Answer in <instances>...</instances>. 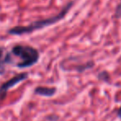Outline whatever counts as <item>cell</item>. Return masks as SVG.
I'll return each instance as SVG.
<instances>
[{
	"instance_id": "5b68a950",
	"label": "cell",
	"mask_w": 121,
	"mask_h": 121,
	"mask_svg": "<svg viewBox=\"0 0 121 121\" xmlns=\"http://www.w3.org/2000/svg\"><path fill=\"white\" fill-rule=\"evenodd\" d=\"M7 49L3 46H0V75L4 74L6 71V64H5V53Z\"/></svg>"
},
{
	"instance_id": "7a4b0ae2",
	"label": "cell",
	"mask_w": 121,
	"mask_h": 121,
	"mask_svg": "<svg viewBox=\"0 0 121 121\" xmlns=\"http://www.w3.org/2000/svg\"><path fill=\"white\" fill-rule=\"evenodd\" d=\"M10 53L13 58H18L16 67L18 69L32 67L36 64L40 58L38 50L34 47L28 45H16L12 48Z\"/></svg>"
},
{
	"instance_id": "52a82bcc",
	"label": "cell",
	"mask_w": 121,
	"mask_h": 121,
	"mask_svg": "<svg viewBox=\"0 0 121 121\" xmlns=\"http://www.w3.org/2000/svg\"><path fill=\"white\" fill-rule=\"evenodd\" d=\"M98 78H100V79L101 80H104V81H107V78H109V74L107 72H105V71H104V72L100 73V74H99Z\"/></svg>"
},
{
	"instance_id": "8992f818",
	"label": "cell",
	"mask_w": 121,
	"mask_h": 121,
	"mask_svg": "<svg viewBox=\"0 0 121 121\" xmlns=\"http://www.w3.org/2000/svg\"><path fill=\"white\" fill-rule=\"evenodd\" d=\"M115 17L117 19L121 18V0H120V3H119L118 6L116 7V9H115Z\"/></svg>"
},
{
	"instance_id": "6da1fadb",
	"label": "cell",
	"mask_w": 121,
	"mask_h": 121,
	"mask_svg": "<svg viewBox=\"0 0 121 121\" xmlns=\"http://www.w3.org/2000/svg\"><path fill=\"white\" fill-rule=\"evenodd\" d=\"M73 4H74V2L73 1L69 2V3H67L63 7L62 9L60 11V13L56 15V16H52L51 17L46 18V19L37 20V21H35L33 22L30 23L28 26H14L13 28L9 29L8 30V33L9 35H26V34L32 33L35 30L43 29L45 27L49 26L55 24V23L60 22L61 20H62L65 17V16L69 13L71 8H72Z\"/></svg>"
},
{
	"instance_id": "3957f363",
	"label": "cell",
	"mask_w": 121,
	"mask_h": 121,
	"mask_svg": "<svg viewBox=\"0 0 121 121\" xmlns=\"http://www.w3.org/2000/svg\"><path fill=\"white\" fill-rule=\"evenodd\" d=\"M28 78V74L27 73H19V74L16 75L13 78H12L11 79H9L8 81H7L6 82H4L1 86H0V100H2L6 96V93L8 90L13 86H16L17 84H18L19 82H23V80L27 79Z\"/></svg>"
},
{
	"instance_id": "277c9868",
	"label": "cell",
	"mask_w": 121,
	"mask_h": 121,
	"mask_svg": "<svg viewBox=\"0 0 121 121\" xmlns=\"http://www.w3.org/2000/svg\"><path fill=\"white\" fill-rule=\"evenodd\" d=\"M57 91L56 87H44V86H38L35 89V92L37 94L42 96L51 97L54 96V94Z\"/></svg>"
},
{
	"instance_id": "ba28073f",
	"label": "cell",
	"mask_w": 121,
	"mask_h": 121,
	"mask_svg": "<svg viewBox=\"0 0 121 121\" xmlns=\"http://www.w3.org/2000/svg\"><path fill=\"white\" fill-rule=\"evenodd\" d=\"M118 117H120L121 119V107L120 108V110H118Z\"/></svg>"
}]
</instances>
